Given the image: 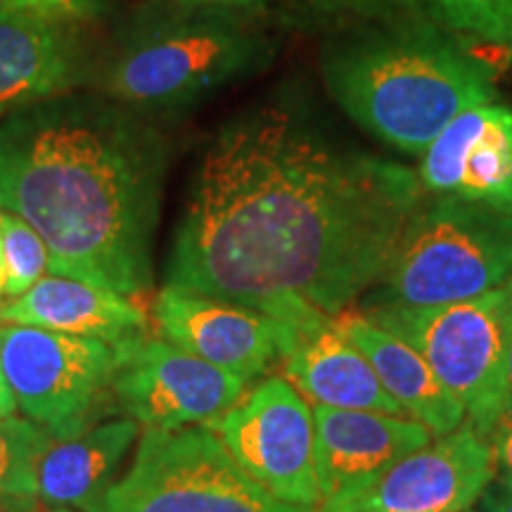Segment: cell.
I'll use <instances>...</instances> for the list:
<instances>
[{
    "label": "cell",
    "instance_id": "cell-1",
    "mask_svg": "<svg viewBox=\"0 0 512 512\" xmlns=\"http://www.w3.org/2000/svg\"><path fill=\"white\" fill-rule=\"evenodd\" d=\"M425 197L418 174L266 102L204 145L166 256V287L249 306L294 332L373 290Z\"/></svg>",
    "mask_w": 512,
    "mask_h": 512
},
{
    "label": "cell",
    "instance_id": "cell-2",
    "mask_svg": "<svg viewBox=\"0 0 512 512\" xmlns=\"http://www.w3.org/2000/svg\"><path fill=\"white\" fill-rule=\"evenodd\" d=\"M169 157L143 114L62 93L0 121V209L41 235L53 275L133 297L152 285Z\"/></svg>",
    "mask_w": 512,
    "mask_h": 512
},
{
    "label": "cell",
    "instance_id": "cell-3",
    "mask_svg": "<svg viewBox=\"0 0 512 512\" xmlns=\"http://www.w3.org/2000/svg\"><path fill=\"white\" fill-rule=\"evenodd\" d=\"M320 72L339 110L406 157L425 155L460 112L498 100L491 69L427 17L337 38Z\"/></svg>",
    "mask_w": 512,
    "mask_h": 512
},
{
    "label": "cell",
    "instance_id": "cell-4",
    "mask_svg": "<svg viewBox=\"0 0 512 512\" xmlns=\"http://www.w3.org/2000/svg\"><path fill=\"white\" fill-rule=\"evenodd\" d=\"M273 43L228 10L181 8L140 19L93 69L100 95L133 112L190 107L264 69Z\"/></svg>",
    "mask_w": 512,
    "mask_h": 512
},
{
    "label": "cell",
    "instance_id": "cell-5",
    "mask_svg": "<svg viewBox=\"0 0 512 512\" xmlns=\"http://www.w3.org/2000/svg\"><path fill=\"white\" fill-rule=\"evenodd\" d=\"M510 278L512 211L425 195L361 309L456 304Z\"/></svg>",
    "mask_w": 512,
    "mask_h": 512
},
{
    "label": "cell",
    "instance_id": "cell-6",
    "mask_svg": "<svg viewBox=\"0 0 512 512\" xmlns=\"http://www.w3.org/2000/svg\"><path fill=\"white\" fill-rule=\"evenodd\" d=\"M361 311L411 344L463 406L465 422L491 439L505 406V368L512 342L510 285L456 304L420 309L368 306Z\"/></svg>",
    "mask_w": 512,
    "mask_h": 512
},
{
    "label": "cell",
    "instance_id": "cell-7",
    "mask_svg": "<svg viewBox=\"0 0 512 512\" xmlns=\"http://www.w3.org/2000/svg\"><path fill=\"white\" fill-rule=\"evenodd\" d=\"M100 512H309L280 501L235 463L207 425L145 430Z\"/></svg>",
    "mask_w": 512,
    "mask_h": 512
},
{
    "label": "cell",
    "instance_id": "cell-8",
    "mask_svg": "<svg viewBox=\"0 0 512 512\" xmlns=\"http://www.w3.org/2000/svg\"><path fill=\"white\" fill-rule=\"evenodd\" d=\"M119 351L93 337L0 325V368L17 406L53 437H69L83 427V415L112 387Z\"/></svg>",
    "mask_w": 512,
    "mask_h": 512
},
{
    "label": "cell",
    "instance_id": "cell-9",
    "mask_svg": "<svg viewBox=\"0 0 512 512\" xmlns=\"http://www.w3.org/2000/svg\"><path fill=\"white\" fill-rule=\"evenodd\" d=\"M242 470L280 501L316 512L313 408L287 377H266L209 422Z\"/></svg>",
    "mask_w": 512,
    "mask_h": 512
},
{
    "label": "cell",
    "instance_id": "cell-10",
    "mask_svg": "<svg viewBox=\"0 0 512 512\" xmlns=\"http://www.w3.org/2000/svg\"><path fill=\"white\" fill-rule=\"evenodd\" d=\"M496 479L491 439L470 422L434 437L373 482L318 505L316 512H467Z\"/></svg>",
    "mask_w": 512,
    "mask_h": 512
},
{
    "label": "cell",
    "instance_id": "cell-11",
    "mask_svg": "<svg viewBox=\"0 0 512 512\" xmlns=\"http://www.w3.org/2000/svg\"><path fill=\"white\" fill-rule=\"evenodd\" d=\"M121 363L114 394L145 430L209 425L242 399L247 384L228 370L164 342L145 339L117 347Z\"/></svg>",
    "mask_w": 512,
    "mask_h": 512
},
{
    "label": "cell",
    "instance_id": "cell-12",
    "mask_svg": "<svg viewBox=\"0 0 512 512\" xmlns=\"http://www.w3.org/2000/svg\"><path fill=\"white\" fill-rule=\"evenodd\" d=\"M152 316L164 342L238 375L245 384L283 363L294 344V330L266 313L178 287L164 285Z\"/></svg>",
    "mask_w": 512,
    "mask_h": 512
},
{
    "label": "cell",
    "instance_id": "cell-13",
    "mask_svg": "<svg viewBox=\"0 0 512 512\" xmlns=\"http://www.w3.org/2000/svg\"><path fill=\"white\" fill-rule=\"evenodd\" d=\"M425 195L512 211V105L491 100L460 112L420 157Z\"/></svg>",
    "mask_w": 512,
    "mask_h": 512
},
{
    "label": "cell",
    "instance_id": "cell-14",
    "mask_svg": "<svg viewBox=\"0 0 512 512\" xmlns=\"http://www.w3.org/2000/svg\"><path fill=\"white\" fill-rule=\"evenodd\" d=\"M93 69L79 24L0 0V121L36 102L79 91Z\"/></svg>",
    "mask_w": 512,
    "mask_h": 512
},
{
    "label": "cell",
    "instance_id": "cell-15",
    "mask_svg": "<svg viewBox=\"0 0 512 512\" xmlns=\"http://www.w3.org/2000/svg\"><path fill=\"white\" fill-rule=\"evenodd\" d=\"M313 408V460L320 503L361 489L434 434L406 415Z\"/></svg>",
    "mask_w": 512,
    "mask_h": 512
},
{
    "label": "cell",
    "instance_id": "cell-16",
    "mask_svg": "<svg viewBox=\"0 0 512 512\" xmlns=\"http://www.w3.org/2000/svg\"><path fill=\"white\" fill-rule=\"evenodd\" d=\"M283 368L287 380L313 406L406 415L382 387L366 354L339 328L337 318L313 320L294 332Z\"/></svg>",
    "mask_w": 512,
    "mask_h": 512
},
{
    "label": "cell",
    "instance_id": "cell-17",
    "mask_svg": "<svg viewBox=\"0 0 512 512\" xmlns=\"http://www.w3.org/2000/svg\"><path fill=\"white\" fill-rule=\"evenodd\" d=\"M0 323L93 337L117 349L143 337L145 313L107 287L50 275L0 306Z\"/></svg>",
    "mask_w": 512,
    "mask_h": 512
},
{
    "label": "cell",
    "instance_id": "cell-18",
    "mask_svg": "<svg viewBox=\"0 0 512 512\" xmlns=\"http://www.w3.org/2000/svg\"><path fill=\"white\" fill-rule=\"evenodd\" d=\"M138 430L136 420L121 418L55 441L48 437L36 458V496L48 508L100 512Z\"/></svg>",
    "mask_w": 512,
    "mask_h": 512
},
{
    "label": "cell",
    "instance_id": "cell-19",
    "mask_svg": "<svg viewBox=\"0 0 512 512\" xmlns=\"http://www.w3.org/2000/svg\"><path fill=\"white\" fill-rule=\"evenodd\" d=\"M335 318L344 335L366 354L382 387L408 418L422 422L434 437H446L463 425V406L411 344L373 323L358 306Z\"/></svg>",
    "mask_w": 512,
    "mask_h": 512
},
{
    "label": "cell",
    "instance_id": "cell-20",
    "mask_svg": "<svg viewBox=\"0 0 512 512\" xmlns=\"http://www.w3.org/2000/svg\"><path fill=\"white\" fill-rule=\"evenodd\" d=\"M430 22L491 46H512V0H415Z\"/></svg>",
    "mask_w": 512,
    "mask_h": 512
},
{
    "label": "cell",
    "instance_id": "cell-21",
    "mask_svg": "<svg viewBox=\"0 0 512 512\" xmlns=\"http://www.w3.org/2000/svg\"><path fill=\"white\" fill-rule=\"evenodd\" d=\"M48 432L31 420L0 418V496H36V458Z\"/></svg>",
    "mask_w": 512,
    "mask_h": 512
},
{
    "label": "cell",
    "instance_id": "cell-22",
    "mask_svg": "<svg viewBox=\"0 0 512 512\" xmlns=\"http://www.w3.org/2000/svg\"><path fill=\"white\" fill-rule=\"evenodd\" d=\"M0 235H3L5 268H8L3 297L15 299L31 290L48 271V249L27 221L3 209H0Z\"/></svg>",
    "mask_w": 512,
    "mask_h": 512
},
{
    "label": "cell",
    "instance_id": "cell-23",
    "mask_svg": "<svg viewBox=\"0 0 512 512\" xmlns=\"http://www.w3.org/2000/svg\"><path fill=\"white\" fill-rule=\"evenodd\" d=\"M3 3L41 17L79 24L100 17L110 5V0H3Z\"/></svg>",
    "mask_w": 512,
    "mask_h": 512
},
{
    "label": "cell",
    "instance_id": "cell-24",
    "mask_svg": "<svg viewBox=\"0 0 512 512\" xmlns=\"http://www.w3.org/2000/svg\"><path fill=\"white\" fill-rule=\"evenodd\" d=\"M491 448L496 458V475L512 482V420L505 415L491 432Z\"/></svg>",
    "mask_w": 512,
    "mask_h": 512
},
{
    "label": "cell",
    "instance_id": "cell-25",
    "mask_svg": "<svg viewBox=\"0 0 512 512\" xmlns=\"http://www.w3.org/2000/svg\"><path fill=\"white\" fill-rule=\"evenodd\" d=\"M479 512H512V482L498 477L479 496Z\"/></svg>",
    "mask_w": 512,
    "mask_h": 512
},
{
    "label": "cell",
    "instance_id": "cell-26",
    "mask_svg": "<svg viewBox=\"0 0 512 512\" xmlns=\"http://www.w3.org/2000/svg\"><path fill=\"white\" fill-rule=\"evenodd\" d=\"M181 8H207V10H245L259 5L261 0H176Z\"/></svg>",
    "mask_w": 512,
    "mask_h": 512
},
{
    "label": "cell",
    "instance_id": "cell-27",
    "mask_svg": "<svg viewBox=\"0 0 512 512\" xmlns=\"http://www.w3.org/2000/svg\"><path fill=\"white\" fill-rule=\"evenodd\" d=\"M328 8H347V10H373L387 3V0H316Z\"/></svg>",
    "mask_w": 512,
    "mask_h": 512
},
{
    "label": "cell",
    "instance_id": "cell-28",
    "mask_svg": "<svg viewBox=\"0 0 512 512\" xmlns=\"http://www.w3.org/2000/svg\"><path fill=\"white\" fill-rule=\"evenodd\" d=\"M15 408H17L15 394H12L10 382L5 380L3 368H0V418H8V415L15 413Z\"/></svg>",
    "mask_w": 512,
    "mask_h": 512
},
{
    "label": "cell",
    "instance_id": "cell-29",
    "mask_svg": "<svg viewBox=\"0 0 512 512\" xmlns=\"http://www.w3.org/2000/svg\"><path fill=\"white\" fill-rule=\"evenodd\" d=\"M503 415L512 420V342L508 351V368H505V406Z\"/></svg>",
    "mask_w": 512,
    "mask_h": 512
},
{
    "label": "cell",
    "instance_id": "cell-30",
    "mask_svg": "<svg viewBox=\"0 0 512 512\" xmlns=\"http://www.w3.org/2000/svg\"><path fill=\"white\" fill-rule=\"evenodd\" d=\"M5 283H8V268H5V252H3V235H0V297L5 294Z\"/></svg>",
    "mask_w": 512,
    "mask_h": 512
},
{
    "label": "cell",
    "instance_id": "cell-31",
    "mask_svg": "<svg viewBox=\"0 0 512 512\" xmlns=\"http://www.w3.org/2000/svg\"><path fill=\"white\" fill-rule=\"evenodd\" d=\"M50 512H74V510H64V508H53Z\"/></svg>",
    "mask_w": 512,
    "mask_h": 512
},
{
    "label": "cell",
    "instance_id": "cell-32",
    "mask_svg": "<svg viewBox=\"0 0 512 512\" xmlns=\"http://www.w3.org/2000/svg\"><path fill=\"white\" fill-rule=\"evenodd\" d=\"M508 285H510V290H512V278H510V283H508Z\"/></svg>",
    "mask_w": 512,
    "mask_h": 512
},
{
    "label": "cell",
    "instance_id": "cell-33",
    "mask_svg": "<svg viewBox=\"0 0 512 512\" xmlns=\"http://www.w3.org/2000/svg\"><path fill=\"white\" fill-rule=\"evenodd\" d=\"M467 512H470V510H467Z\"/></svg>",
    "mask_w": 512,
    "mask_h": 512
}]
</instances>
